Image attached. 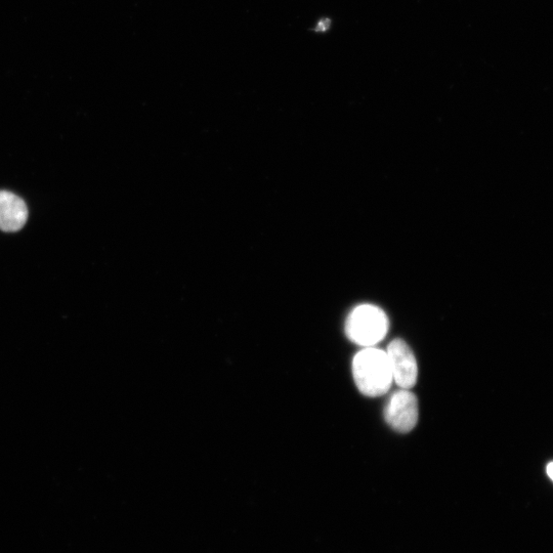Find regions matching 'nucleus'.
Returning a JSON list of instances; mask_svg holds the SVG:
<instances>
[{"label":"nucleus","instance_id":"39448f33","mask_svg":"<svg viewBox=\"0 0 553 553\" xmlns=\"http://www.w3.org/2000/svg\"><path fill=\"white\" fill-rule=\"evenodd\" d=\"M28 207L19 196L0 191V230L8 233L20 231L27 223Z\"/></svg>","mask_w":553,"mask_h":553},{"label":"nucleus","instance_id":"20e7f679","mask_svg":"<svg viewBox=\"0 0 553 553\" xmlns=\"http://www.w3.org/2000/svg\"><path fill=\"white\" fill-rule=\"evenodd\" d=\"M387 355L392 367L396 384L403 390H410L416 385L418 367L415 356L402 339H395L388 348Z\"/></svg>","mask_w":553,"mask_h":553},{"label":"nucleus","instance_id":"f03ea898","mask_svg":"<svg viewBox=\"0 0 553 553\" xmlns=\"http://www.w3.org/2000/svg\"><path fill=\"white\" fill-rule=\"evenodd\" d=\"M389 326V318L384 311L373 305H362L350 314L346 332L353 343L372 348L385 338Z\"/></svg>","mask_w":553,"mask_h":553},{"label":"nucleus","instance_id":"423d86ee","mask_svg":"<svg viewBox=\"0 0 553 553\" xmlns=\"http://www.w3.org/2000/svg\"><path fill=\"white\" fill-rule=\"evenodd\" d=\"M547 475L549 476V478L552 480L553 482V462H550L548 465H547Z\"/></svg>","mask_w":553,"mask_h":553},{"label":"nucleus","instance_id":"f257e3e1","mask_svg":"<svg viewBox=\"0 0 553 553\" xmlns=\"http://www.w3.org/2000/svg\"><path fill=\"white\" fill-rule=\"evenodd\" d=\"M353 374L359 391L371 398L387 394L394 380L387 353L374 348H367L356 355Z\"/></svg>","mask_w":553,"mask_h":553},{"label":"nucleus","instance_id":"7ed1b4c3","mask_svg":"<svg viewBox=\"0 0 553 553\" xmlns=\"http://www.w3.org/2000/svg\"><path fill=\"white\" fill-rule=\"evenodd\" d=\"M386 420L400 434L410 433L417 424L418 400L409 390L394 393L386 407Z\"/></svg>","mask_w":553,"mask_h":553}]
</instances>
